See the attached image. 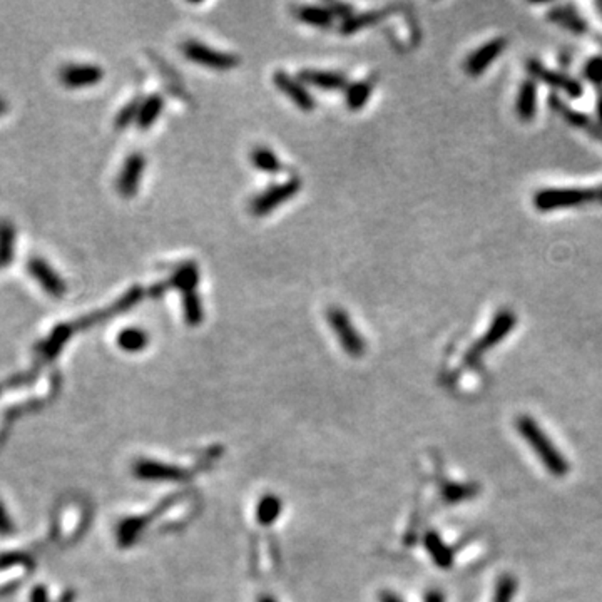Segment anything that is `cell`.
I'll return each instance as SVG.
<instances>
[{
  "mask_svg": "<svg viewBox=\"0 0 602 602\" xmlns=\"http://www.w3.org/2000/svg\"><path fill=\"white\" fill-rule=\"evenodd\" d=\"M515 428L519 432L520 437H524V440L527 441L529 447L534 450V453L537 455L539 460L544 463V467L547 468L548 474L554 477H564L569 472V462L565 460V457L559 452V449L552 444V440L546 435V432L542 430L541 425L530 417H519L515 422Z\"/></svg>",
  "mask_w": 602,
  "mask_h": 602,
  "instance_id": "cell-1",
  "label": "cell"
},
{
  "mask_svg": "<svg viewBox=\"0 0 602 602\" xmlns=\"http://www.w3.org/2000/svg\"><path fill=\"white\" fill-rule=\"evenodd\" d=\"M597 199L596 191L579 189V187H562V189H542L534 196V206L539 211H554L591 203Z\"/></svg>",
  "mask_w": 602,
  "mask_h": 602,
  "instance_id": "cell-2",
  "label": "cell"
},
{
  "mask_svg": "<svg viewBox=\"0 0 602 602\" xmlns=\"http://www.w3.org/2000/svg\"><path fill=\"white\" fill-rule=\"evenodd\" d=\"M327 318H328L330 327H332L334 334H337L338 341H340L343 351H345L346 355L353 356V358H358V356L365 355L367 343H365L363 337L356 332L353 323H351L350 316H348L341 308L338 306L330 308Z\"/></svg>",
  "mask_w": 602,
  "mask_h": 602,
  "instance_id": "cell-3",
  "label": "cell"
},
{
  "mask_svg": "<svg viewBox=\"0 0 602 602\" xmlns=\"http://www.w3.org/2000/svg\"><path fill=\"white\" fill-rule=\"evenodd\" d=\"M300 189L301 181L298 177H289V180L273 184L263 191L261 194H258L249 204V211H251L253 216H266L273 209L284 204L288 199H291L293 196H296Z\"/></svg>",
  "mask_w": 602,
  "mask_h": 602,
  "instance_id": "cell-4",
  "label": "cell"
},
{
  "mask_svg": "<svg viewBox=\"0 0 602 602\" xmlns=\"http://www.w3.org/2000/svg\"><path fill=\"white\" fill-rule=\"evenodd\" d=\"M181 49L186 59L194 62V64L208 67V69L230 70L239 64V59L234 54L216 51V49L204 46V44L196 42V40H187V42L182 44Z\"/></svg>",
  "mask_w": 602,
  "mask_h": 602,
  "instance_id": "cell-5",
  "label": "cell"
},
{
  "mask_svg": "<svg viewBox=\"0 0 602 602\" xmlns=\"http://www.w3.org/2000/svg\"><path fill=\"white\" fill-rule=\"evenodd\" d=\"M25 270L29 271V275L37 281L40 288L46 291L51 298H62L67 291V284L62 276L57 273L44 258L32 256L27 261Z\"/></svg>",
  "mask_w": 602,
  "mask_h": 602,
  "instance_id": "cell-6",
  "label": "cell"
},
{
  "mask_svg": "<svg viewBox=\"0 0 602 602\" xmlns=\"http://www.w3.org/2000/svg\"><path fill=\"white\" fill-rule=\"evenodd\" d=\"M104 77V70L97 64H65L59 70V79L62 86L69 89H80V87H91L99 84Z\"/></svg>",
  "mask_w": 602,
  "mask_h": 602,
  "instance_id": "cell-7",
  "label": "cell"
},
{
  "mask_svg": "<svg viewBox=\"0 0 602 602\" xmlns=\"http://www.w3.org/2000/svg\"><path fill=\"white\" fill-rule=\"evenodd\" d=\"M514 327H515V315L512 313V311H501V313L497 315V318L494 320V323L490 325L487 333L484 334V338H482L480 341H477L475 346L472 348V351L468 353V358L470 360L479 358V356L482 353H485L489 348H492L494 345H497V343H501L503 338L512 332V328Z\"/></svg>",
  "mask_w": 602,
  "mask_h": 602,
  "instance_id": "cell-8",
  "label": "cell"
},
{
  "mask_svg": "<svg viewBox=\"0 0 602 602\" xmlns=\"http://www.w3.org/2000/svg\"><path fill=\"white\" fill-rule=\"evenodd\" d=\"M275 86L280 89L284 96L288 97L293 104H296L305 113H311L315 109L316 102L315 97L308 92V89L303 86L300 79H294L291 75L283 73V70H276L273 75Z\"/></svg>",
  "mask_w": 602,
  "mask_h": 602,
  "instance_id": "cell-9",
  "label": "cell"
},
{
  "mask_svg": "<svg viewBox=\"0 0 602 602\" xmlns=\"http://www.w3.org/2000/svg\"><path fill=\"white\" fill-rule=\"evenodd\" d=\"M144 166H146L144 156L139 153H134L129 156L126 163H124L123 169H120L118 182H115V187H118V193L120 196H124V198H132V196L137 194L142 173H144Z\"/></svg>",
  "mask_w": 602,
  "mask_h": 602,
  "instance_id": "cell-10",
  "label": "cell"
},
{
  "mask_svg": "<svg viewBox=\"0 0 602 602\" xmlns=\"http://www.w3.org/2000/svg\"><path fill=\"white\" fill-rule=\"evenodd\" d=\"M75 327L70 323H59L51 330V333L35 346V355L39 361H51L61 353L62 348L74 334Z\"/></svg>",
  "mask_w": 602,
  "mask_h": 602,
  "instance_id": "cell-11",
  "label": "cell"
},
{
  "mask_svg": "<svg viewBox=\"0 0 602 602\" xmlns=\"http://www.w3.org/2000/svg\"><path fill=\"white\" fill-rule=\"evenodd\" d=\"M134 474L142 480H153V482H169V480H180L189 475L187 472L180 467L166 465V463L158 460H137L134 465Z\"/></svg>",
  "mask_w": 602,
  "mask_h": 602,
  "instance_id": "cell-12",
  "label": "cell"
},
{
  "mask_svg": "<svg viewBox=\"0 0 602 602\" xmlns=\"http://www.w3.org/2000/svg\"><path fill=\"white\" fill-rule=\"evenodd\" d=\"M507 46L506 39H494L489 44L482 46L480 49L472 54L470 57L465 61V73L470 75H480L482 73L487 70V67L492 64L495 59H498V56L503 52V49Z\"/></svg>",
  "mask_w": 602,
  "mask_h": 602,
  "instance_id": "cell-13",
  "label": "cell"
},
{
  "mask_svg": "<svg viewBox=\"0 0 602 602\" xmlns=\"http://www.w3.org/2000/svg\"><path fill=\"white\" fill-rule=\"evenodd\" d=\"M301 82L310 84L318 89H325V91H340L346 86L345 75L340 73H332V70H315V69H305L301 70L300 75Z\"/></svg>",
  "mask_w": 602,
  "mask_h": 602,
  "instance_id": "cell-14",
  "label": "cell"
},
{
  "mask_svg": "<svg viewBox=\"0 0 602 602\" xmlns=\"http://www.w3.org/2000/svg\"><path fill=\"white\" fill-rule=\"evenodd\" d=\"M530 73L534 75H537L539 79H542L546 84H551V86H554L556 89H562L565 94H569V96L572 97H579L582 94V87L581 84L575 82L574 79L567 77V75L564 74H557L554 70H547L544 69L541 64H537V62H532L530 64Z\"/></svg>",
  "mask_w": 602,
  "mask_h": 602,
  "instance_id": "cell-15",
  "label": "cell"
},
{
  "mask_svg": "<svg viewBox=\"0 0 602 602\" xmlns=\"http://www.w3.org/2000/svg\"><path fill=\"white\" fill-rule=\"evenodd\" d=\"M375 86H377V75H370L367 79L351 84L346 91V106L351 111H360L367 104Z\"/></svg>",
  "mask_w": 602,
  "mask_h": 602,
  "instance_id": "cell-16",
  "label": "cell"
},
{
  "mask_svg": "<svg viewBox=\"0 0 602 602\" xmlns=\"http://www.w3.org/2000/svg\"><path fill=\"white\" fill-rule=\"evenodd\" d=\"M15 258V226L7 218H0V268L11 265Z\"/></svg>",
  "mask_w": 602,
  "mask_h": 602,
  "instance_id": "cell-17",
  "label": "cell"
},
{
  "mask_svg": "<svg viewBox=\"0 0 602 602\" xmlns=\"http://www.w3.org/2000/svg\"><path fill=\"white\" fill-rule=\"evenodd\" d=\"M169 284H173L174 288L181 289L182 294L196 291L199 284V268L194 263H184L174 271Z\"/></svg>",
  "mask_w": 602,
  "mask_h": 602,
  "instance_id": "cell-18",
  "label": "cell"
},
{
  "mask_svg": "<svg viewBox=\"0 0 602 602\" xmlns=\"http://www.w3.org/2000/svg\"><path fill=\"white\" fill-rule=\"evenodd\" d=\"M293 15L300 22H303V24L320 27V29L330 27L333 22L332 11L316 7V6H301V7L293 8Z\"/></svg>",
  "mask_w": 602,
  "mask_h": 602,
  "instance_id": "cell-19",
  "label": "cell"
},
{
  "mask_svg": "<svg viewBox=\"0 0 602 602\" xmlns=\"http://www.w3.org/2000/svg\"><path fill=\"white\" fill-rule=\"evenodd\" d=\"M118 346L126 353H139L144 348L149 345V337L144 330L141 328H124L123 332L118 334Z\"/></svg>",
  "mask_w": 602,
  "mask_h": 602,
  "instance_id": "cell-20",
  "label": "cell"
},
{
  "mask_svg": "<svg viewBox=\"0 0 602 602\" xmlns=\"http://www.w3.org/2000/svg\"><path fill=\"white\" fill-rule=\"evenodd\" d=\"M535 107H537V89L532 80H525L520 86L519 96H517L515 109L520 119L530 120L535 114Z\"/></svg>",
  "mask_w": 602,
  "mask_h": 602,
  "instance_id": "cell-21",
  "label": "cell"
},
{
  "mask_svg": "<svg viewBox=\"0 0 602 602\" xmlns=\"http://www.w3.org/2000/svg\"><path fill=\"white\" fill-rule=\"evenodd\" d=\"M249 159H251L253 166L260 169L263 173L278 174L283 171V163H281L278 156H276L270 147H265V146L254 147L251 154H249Z\"/></svg>",
  "mask_w": 602,
  "mask_h": 602,
  "instance_id": "cell-22",
  "label": "cell"
},
{
  "mask_svg": "<svg viewBox=\"0 0 602 602\" xmlns=\"http://www.w3.org/2000/svg\"><path fill=\"white\" fill-rule=\"evenodd\" d=\"M425 546L428 554L432 556V559L439 567L449 569L453 564V554L452 551L445 546V542L441 541L437 532H427L425 535Z\"/></svg>",
  "mask_w": 602,
  "mask_h": 602,
  "instance_id": "cell-23",
  "label": "cell"
},
{
  "mask_svg": "<svg viewBox=\"0 0 602 602\" xmlns=\"http://www.w3.org/2000/svg\"><path fill=\"white\" fill-rule=\"evenodd\" d=\"M283 510V502L273 494H268L261 498L256 508V519L261 525H273Z\"/></svg>",
  "mask_w": 602,
  "mask_h": 602,
  "instance_id": "cell-24",
  "label": "cell"
},
{
  "mask_svg": "<svg viewBox=\"0 0 602 602\" xmlns=\"http://www.w3.org/2000/svg\"><path fill=\"white\" fill-rule=\"evenodd\" d=\"M163 106H164L163 97L158 96V94L147 97V99L142 102L139 115H137V120H136L137 126L141 129H149L153 126L156 119L159 118V114L163 113Z\"/></svg>",
  "mask_w": 602,
  "mask_h": 602,
  "instance_id": "cell-25",
  "label": "cell"
},
{
  "mask_svg": "<svg viewBox=\"0 0 602 602\" xmlns=\"http://www.w3.org/2000/svg\"><path fill=\"white\" fill-rule=\"evenodd\" d=\"M182 313H184V320L189 327H199L203 323V300L198 293L191 291L182 294Z\"/></svg>",
  "mask_w": 602,
  "mask_h": 602,
  "instance_id": "cell-26",
  "label": "cell"
},
{
  "mask_svg": "<svg viewBox=\"0 0 602 602\" xmlns=\"http://www.w3.org/2000/svg\"><path fill=\"white\" fill-rule=\"evenodd\" d=\"M385 15V11H377V12H367L361 13V15H351L343 22L341 25V34H353L356 30L365 29V27L375 24Z\"/></svg>",
  "mask_w": 602,
  "mask_h": 602,
  "instance_id": "cell-27",
  "label": "cell"
},
{
  "mask_svg": "<svg viewBox=\"0 0 602 602\" xmlns=\"http://www.w3.org/2000/svg\"><path fill=\"white\" fill-rule=\"evenodd\" d=\"M515 592H517V581L512 577V575L503 574L502 577L498 579L497 586H495L492 602H512L515 597Z\"/></svg>",
  "mask_w": 602,
  "mask_h": 602,
  "instance_id": "cell-28",
  "label": "cell"
},
{
  "mask_svg": "<svg viewBox=\"0 0 602 602\" xmlns=\"http://www.w3.org/2000/svg\"><path fill=\"white\" fill-rule=\"evenodd\" d=\"M142 102L139 99L131 101L126 107H123V109L119 111V114L115 115V127L118 129H124L127 127L129 124L134 123V119H137V115H139Z\"/></svg>",
  "mask_w": 602,
  "mask_h": 602,
  "instance_id": "cell-29",
  "label": "cell"
},
{
  "mask_svg": "<svg viewBox=\"0 0 602 602\" xmlns=\"http://www.w3.org/2000/svg\"><path fill=\"white\" fill-rule=\"evenodd\" d=\"M477 492L475 485H462V484H450L444 490L445 501L449 502H460L463 498L472 497Z\"/></svg>",
  "mask_w": 602,
  "mask_h": 602,
  "instance_id": "cell-30",
  "label": "cell"
},
{
  "mask_svg": "<svg viewBox=\"0 0 602 602\" xmlns=\"http://www.w3.org/2000/svg\"><path fill=\"white\" fill-rule=\"evenodd\" d=\"M584 74H586V77L591 80V82L601 84L602 82V59L601 57H594V59L589 61L586 69H584Z\"/></svg>",
  "mask_w": 602,
  "mask_h": 602,
  "instance_id": "cell-31",
  "label": "cell"
},
{
  "mask_svg": "<svg viewBox=\"0 0 602 602\" xmlns=\"http://www.w3.org/2000/svg\"><path fill=\"white\" fill-rule=\"evenodd\" d=\"M73 601H74V594L73 592H67V594L62 596V599L59 602H73ZM30 602H49V594L46 587L44 586L35 587L32 594H30Z\"/></svg>",
  "mask_w": 602,
  "mask_h": 602,
  "instance_id": "cell-32",
  "label": "cell"
},
{
  "mask_svg": "<svg viewBox=\"0 0 602 602\" xmlns=\"http://www.w3.org/2000/svg\"><path fill=\"white\" fill-rule=\"evenodd\" d=\"M12 530H13V525H12L11 517H8L6 507L0 503V534L7 535V534H11Z\"/></svg>",
  "mask_w": 602,
  "mask_h": 602,
  "instance_id": "cell-33",
  "label": "cell"
},
{
  "mask_svg": "<svg viewBox=\"0 0 602 602\" xmlns=\"http://www.w3.org/2000/svg\"><path fill=\"white\" fill-rule=\"evenodd\" d=\"M350 12H351V8L348 6H343V4H333L332 6L333 15H341V17H345V19H348V17H351Z\"/></svg>",
  "mask_w": 602,
  "mask_h": 602,
  "instance_id": "cell-34",
  "label": "cell"
},
{
  "mask_svg": "<svg viewBox=\"0 0 602 602\" xmlns=\"http://www.w3.org/2000/svg\"><path fill=\"white\" fill-rule=\"evenodd\" d=\"M425 602H445V597L440 591L432 589V591H428L425 594Z\"/></svg>",
  "mask_w": 602,
  "mask_h": 602,
  "instance_id": "cell-35",
  "label": "cell"
},
{
  "mask_svg": "<svg viewBox=\"0 0 602 602\" xmlns=\"http://www.w3.org/2000/svg\"><path fill=\"white\" fill-rule=\"evenodd\" d=\"M380 602H403V601H401L396 594H394V592L385 591L380 594Z\"/></svg>",
  "mask_w": 602,
  "mask_h": 602,
  "instance_id": "cell-36",
  "label": "cell"
},
{
  "mask_svg": "<svg viewBox=\"0 0 602 602\" xmlns=\"http://www.w3.org/2000/svg\"><path fill=\"white\" fill-rule=\"evenodd\" d=\"M7 109H8V104H7L6 97L0 96V115L6 114V113H7Z\"/></svg>",
  "mask_w": 602,
  "mask_h": 602,
  "instance_id": "cell-37",
  "label": "cell"
},
{
  "mask_svg": "<svg viewBox=\"0 0 602 602\" xmlns=\"http://www.w3.org/2000/svg\"><path fill=\"white\" fill-rule=\"evenodd\" d=\"M260 602H276V599H273L271 596H263L260 597Z\"/></svg>",
  "mask_w": 602,
  "mask_h": 602,
  "instance_id": "cell-38",
  "label": "cell"
},
{
  "mask_svg": "<svg viewBox=\"0 0 602 602\" xmlns=\"http://www.w3.org/2000/svg\"><path fill=\"white\" fill-rule=\"evenodd\" d=\"M597 111H599V118L602 120V99L599 101V104H597Z\"/></svg>",
  "mask_w": 602,
  "mask_h": 602,
  "instance_id": "cell-39",
  "label": "cell"
},
{
  "mask_svg": "<svg viewBox=\"0 0 602 602\" xmlns=\"http://www.w3.org/2000/svg\"><path fill=\"white\" fill-rule=\"evenodd\" d=\"M597 201H599V203H602V189L599 191V193H597Z\"/></svg>",
  "mask_w": 602,
  "mask_h": 602,
  "instance_id": "cell-40",
  "label": "cell"
}]
</instances>
